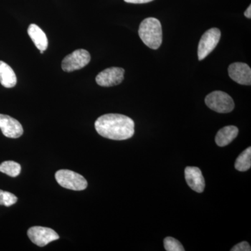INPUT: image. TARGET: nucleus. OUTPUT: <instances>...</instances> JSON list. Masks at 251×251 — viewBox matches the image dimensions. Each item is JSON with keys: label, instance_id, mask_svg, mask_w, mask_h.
<instances>
[{"label": "nucleus", "instance_id": "nucleus-6", "mask_svg": "<svg viewBox=\"0 0 251 251\" xmlns=\"http://www.w3.org/2000/svg\"><path fill=\"white\" fill-rule=\"evenodd\" d=\"M221 33L218 28H211L203 34L198 45V56L202 60L215 49L221 39Z\"/></svg>", "mask_w": 251, "mask_h": 251}, {"label": "nucleus", "instance_id": "nucleus-13", "mask_svg": "<svg viewBox=\"0 0 251 251\" xmlns=\"http://www.w3.org/2000/svg\"><path fill=\"white\" fill-rule=\"evenodd\" d=\"M239 129L234 126H227L219 130L215 140L218 146L225 147L229 145L237 138Z\"/></svg>", "mask_w": 251, "mask_h": 251}, {"label": "nucleus", "instance_id": "nucleus-10", "mask_svg": "<svg viewBox=\"0 0 251 251\" xmlns=\"http://www.w3.org/2000/svg\"><path fill=\"white\" fill-rule=\"evenodd\" d=\"M0 128L4 136L9 138H18L23 134L21 124L9 115L0 114Z\"/></svg>", "mask_w": 251, "mask_h": 251}, {"label": "nucleus", "instance_id": "nucleus-14", "mask_svg": "<svg viewBox=\"0 0 251 251\" xmlns=\"http://www.w3.org/2000/svg\"><path fill=\"white\" fill-rule=\"evenodd\" d=\"M0 83L6 88H11L17 83V77L12 68L0 61Z\"/></svg>", "mask_w": 251, "mask_h": 251}, {"label": "nucleus", "instance_id": "nucleus-19", "mask_svg": "<svg viewBox=\"0 0 251 251\" xmlns=\"http://www.w3.org/2000/svg\"><path fill=\"white\" fill-rule=\"evenodd\" d=\"M250 244L247 242H242L234 246L231 251H251Z\"/></svg>", "mask_w": 251, "mask_h": 251}, {"label": "nucleus", "instance_id": "nucleus-1", "mask_svg": "<svg viewBox=\"0 0 251 251\" xmlns=\"http://www.w3.org/2000/svg\"><path fill=\"white\" fill-rule=\"evenodd\" d=\"M97 133L103 138L114 140H125L133 137L135 123L130 117L120 114H106L95 122Z\"/></svg>", "mask_w": 251, "mask_h": 251}, {"label": "nucleus", "instance_id": "nucleus-16", "mask_svg": "<svg viewBox=\"0 0 251 251\" xmlns=\"http://www.w3.org/2000/svg\"><path fill=\"white\" fill-rule=\"evenodd\" d=\"M0 172L12 177H16L21 173V166L15 161H4L0 164Z\"/></svg>", "mask_w": 251, "mask_h": 251}, {"label": "nucleus", "instance_id": "nucleus-18", "mask_svg": "<svg viewBox=\"0 0 251 251\" xmlns=\"http://www.w3.org/2000/svg\"><path fill=\"white\" fill-rule=\"evenodd\" d=\"M18 198L13 193L0 190V205L10 206L16 204Z\"/></svg>", "mask_w": 251, "mask_h": 251}, {"label": "nucleus", "instance_id": "nucleus-9", "mask_svg": "<svg viewBox=\"0 0 251 251\" xmlns=\"http://www.w3.org/2000/svg\"><path fill=\"white\" fill-rule=\"evenodd\" d=\"M229 77L234 82L243 85H251V69L248 64L242 62H235L230 64L228 68Z\"/></svg>", "mask_w": 251, "mask_h": 251}, {"label": "nucleus", "instance_id": "nucleus-2", "mask_svg": "<svg viewBox=\"0 0 251 251\" xmlns=\"http://www.w3.org/2000/svg\"><path fill=\"white\" fill-rule=\"evenodd\" d=\"M138 34L144 44L150 49L156 50L163 41L161 23L155 18H148L140 23Z\"/></svg>", "mask_w": 251, "mask_h": 251}, {"label": "nucleus", "instance_id": "nucleus-4", "mask_svg": "<svg viewBox=\"0 0 251 251\" xmlns=\"http://www.w3.org/2000/svg\"><path fill=\"white\" fill-rule=\"evenodd\" d=\"M55 179L63 188L73 191H83L87 187V180L82 175L69 170L57 171Z\"/></svg>", "mask_w": 251, "mask_h": 251}, {"label": "nucleus", "instance_id": "nucleus-11", "mask_svg": "<svg viewBox=\"0 0 251 251\" xmlns=\"http://www.w3.org/2000/svg\"><path fill=\"white\" fill-rule=\"evenodd\" d=\"M185 179L188 186L197 193H202L205 187V181L200 168L187 167L185 169Z\"/></svg>", "mask_w": 251, "mask_h": 251}, {"label": "nucleus", "instance_id": "nucleus-8", "mask_svg": "<svg viewBox=\"0 0 251 251\" xmlns=\"http://www.w3.org/2000/svg\"><path fill=\"white\" fill-rule=\"evenodd\" d=\"M125 69L120 67H111L99 73L96 82L101 87H112L121 83L125 77Z\"/></svg>", "mask_w": 251, "mask_h": 251}, {"label": "nucleus", "instance_id": "nucleus-17", "mask_svg": "<svg viewBox=\"0 0 251 251\" xmlns=\"http://www.w3.org/2000/svg\"><path fill=\"white\" fill-rule=\"evenodd\" d=\"M164 247L167 251H184L185 249L181 244L175 238L168 237L164 239Z\"/></svg>", "mask_w": 251, "mask_h": 251}, {"label": "nucleus", "instance_id": "nucleus-20", "mask_svg": "<svg viewBox=\"0 0 251 251\" xmlns=\"http://www.w3.org/2000/svg\"><path fill=\"white\" fill-rule=\"evenodd\" d=\"M153 0H125V1L130 4H145V3L150 2Z\"/></svg>", "mask_w": 251, "mask_h": 251}, {"label": "nucleus", "instance_id": "nucleus-5", "mask_svg": "<svg viewBox=\"0 0 251 251\" xmlns=\"http://www.w3.org/2000/svg\"><path fill=\"white\" fill-rule=\"evenodd\" d=\"M91 55L88 51L78 49L66 56L62 62V69L65 72L80 70L90 63Z\"/></svg>", "mask_w": 251, "mask_h": 251}, {"label": "nucleus", "instance_id": "nucleus-21", "mask_svg": "<svg viewBox=\"0 0 251 251\" xmlns=\"http://www.w3.org/2000/svg\"><path fill=\"white\" fill-rule=\"evenodd\" d=\"M244 16H246V17L248 18H251V6H249L248 7V9L246 10L245 12H244Z\"/></svg>", "mask_w": 251, "mask_h": 251}, {"label": "nucleus", "instance_id": "nucleus-15", "mask_svg": "<svg viewBox=\"0 0 251 251\" xmlns=\"http://www.w3.org/2000/svg\"><path fill=\"white\" fill-rule=\"evenodd\" d=\"M235 168L238 171H249L251 167V148L249 147L237 158L235 162Z\"/></svg>", "mask_w": 251, "mask_h": 251}, {"label": "nucleus", "instance_id": "nucleus-7", "mask_svg": "<svg viewBox=\"0 0 251 251\" xmlns=\"http://www.w3.org/2000/svg\"><path fill=\"white\" fill-rule=\"evenodd\" d=\"M27 235L31 242L40 247H45L49 243L59 239L58 234L53 229L41 226L30 227L28 229Z\"/></svg>", "mask_w": 251, "mask_h": 251}, {"label": "nucleus", "instance_id": "nucleus-12", "mask_svg": "<svg viewBox=\"0 0 251 251\" xmlns=\"http://www.w3.org/2000/svg\"><path fill=\"white\" fill-rule=\"evenodd\" d=\"M27 33L34 45L40 51H45L49 46L47 36L42 29L36 24H31L27 29Z\"/></svg>", "mask_w": 251, "mask_h": 251}, {"label": "nucleus", "instance_id": "nucleus-3", "mask_svg": "<svg viewBox=\"0 0 251 251\" xmlns=\"http://www.w3.org/2000/svg\"><path fill=\"white\" fill-rule=\"evenodd\" d=\"M205 103L211 110L219 113H229L234 108L233 99L229 94L221 91H214L208 94Z\"/></svg>", "mask_w": 251, "mask_h": 251}]
</instances>
